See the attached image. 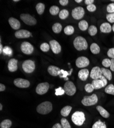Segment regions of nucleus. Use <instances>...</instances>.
<instances>
[{"instance_id":"nucleus-45","label":"nucleus","mask_w":114,"mask_h":128,"mask_svg":"<svg viewBox=\"0 0 114 128\" xmlns=\"http://www.w3.org/2000/svg\"><path fill=\"white\" fill-rule=\"evenodd\" d=\"M65 93L64 89H63L61 87H59L57 89H55V95L56 96H59V95H62L64 94Z\"/></svg>"},{"instance_id":"nucleus-37","label":"nucleus","mask_w":114,"mask_h":128,"mask_svg":"<svg viewBox=\"0 0 114 128\" xmlns=\"http://www.w3.org/2000/svg\"><path fill=\"white\" fill-rule=\"evenodd\" d=\"M61 125L63 128H71V126L67 119L62 118L61 120Z\"/></svg>"},{"instance_id":"nucleus-35","label":"nucleus","mask_w":114,"mask_h":128,"mask_svg":"<svg viewBox=\"0 0 114 128\" xmlns=\"http://www.w3.org/2000/svg\"><path fill=\"white\" fill-rule=\"evenodd\" d=\"M92 128H107V126L105 122H102L101 120H98L93 125Z\"/></svg>"},{"instance_id":"nucleus-50","label":"nucleus","mask_w":114,"mask_h":128,"mask_svg":"<svg viewBox=\"0 0 114 128\" xmlns=\"http://www.w3.org/2000/svg\"><path fill=\"white\" fill-rule=\"evenodd\" d=\"M111 65L110 66L111 70L114 72V59H111Z\"/></svg>"},{"instance_id":"nucleus-36","label":"nucleus","mask_w":114,"mask_h":128,"mask_svg":"<svg viewBox=\"0 0 114 128\" xmlns=\"http://www.w3.org/2000/svg\"><path fill=\"white\" fill-rule=\"evenodd\" d=\"M105 92L106 93L114 95V85L113 84H110L106 87Z\"/></svg>"},{"instance_id":"nucleus-18","label":"nucleus","mask_w":114,"mask_h":128,"mask_svg":"<svg viewBox=\"0 0 114 128\" xmlns=\"http://www.w3.org/2000/svg\"><path fill=\"white\" fill-rule=\"evenodd\" d=\"M100 30L102 33L109 34L112 31V26L109 23H103L100 26Z\"/></svg>"},{"instance_id":"nucleus-59","label":"nucleus","mask_w":114,"mask_h":128,"mask_svg":"<svg viewBox=\"0 0 114 128\" xmlns=\"http://www.w3.org/2000/svg\"><path fill=\"white\" fill-rule=\"evenodd\" d=\"M111 1H112V2H114V0H111Z\"/></svg>"},{"instance_id":"nucleus-38","label":"nucleus","mask_w":114,"mask_h":128,"mask_svg":"<svg viewBox=\"0 0 114 128\" xmlns=\"http://www.w3.org/2000/svg\"><path fill=\"white\" fill-rule=\"evenodd\" d=\"M40 48L42 51L46 52L50 50V45H49L48 43H47V42H44V43L41 44L40 46Z\"/></svg>"},{"instance_id":"nucleus-34","label":"nucleus","mask_w":114,"mask_h":128,"mask_svg":"<svg viewBox=\"0 0 114 128\" xmlns=\"http://www.w3.org/2000/svg\"><path fill=\"white\" fill-rule=\"evenodd\" d=\"M50 13L52 16H56L59 13V8L57 6H51L49 10Z\"/></svg>"},{"instance_id":"nucleus-4","label":"nucleus","mask_w":114,"mask_h":128,"mask_svg":"<svg viewBox=\"0 0 114 128\" xmlns=\"http://www.w3.org/2000/svg\"><path fill=\"white\" fill-rule=\"evenodd\" d=\"M98 101L96 94H93L90 96H85L81 100V103L85 106H91L96 104Z\"/></svg>"},{"instance_id":"nucleus-5","label":"nucleus","mask_w":114,"mask_h":128,"mask_svg":"<svg viewBox=\"0 0 114 128\" xmlns=\"http://www.w3.org/2000/svg\"><path fill=\"white\" fill-rule=\"evenodd\" d=\"M20 18L23 22L27 25L33 26L36 24V20L32 16L28 14H22L20 16Z\"/></svg>"},{"instance_id":"nucleus-39","label":"nucleus","mask_w":114,"mask_h":128,"mask_svg":"<svg viewBox=\"0 0 114 128\" xmlns=\"http://www.w3.org/2000/svg\"><path fill=\"white\" fill-rule=\"evenodd\" d=\"M102 65L106 68L110 67L111 65V60L109 58L103 59L102 62Z\"/></svg>"},{"instance_id":"nucleus-10","label":"nucleus","mask_w":114,"mask_h":128,"mask_svg":"<svg viewBox=\"0 0 114 128\" xmlns=\"http://www.w3.org/2000/svg\"><path fill=\"white\" fill-rule=\"evenodd\" d=\"M75 64L77 67L79 68H84L89 65L90 60L85 56H80L76 59Z\"/></svg>"},{"instance_id":"nucleus-58","label":"nucleus","mask_w":114,"mask_h":128,"mask_svg":"<svg viewBox=\"0 0 114 128\" xmlns=\"http://www.w3.org/2000/svg\"><path fill=\"white\" fill-rule=\"evenodd\" d=\"M69 80V78H65V80Z\"/></svg>"},{"instance_id":"nucleus-12","label":"nucleus","mask_w":114,"mask_h":128,"mask_svg":"<svg viewBox=\"0 0 114 128\" xmlns=\"http://www.w3.org/2000/svg\"><path fill=\"white\" fill-rule=\"evenodd\" d=\"M13 83L16 87L20 88H28L30 85V83L29 80L20 78L15 79Z\"/></svg>"},{"instance_id":"nucleus-13","label":"nucleus","mask_w":114,"mask_h":128,"mask_svg":"<svg viewBox=\"0 0 114 128\" xmlns=\"http://www.w3.org/2000/svg\"><path fill=\"white\" fill-rule=\"evenodd\" d=\"M90 76L93 80L99 79L102 76L101 68L98 66L94 67L91 71Z\"/></svg>"},{"instance_id":"nucleus-9","label":"nucleus","mask_w":114,"mask_h":128,"mask_svg":"<svg viewBox=\"0 0 114 128\" xmlns=\"http://www.w3.org/2000/svg\"><path fill=\"white\" fill-rule=\"evenodd\" d=\"M20 50L24 54L30 55L32 54L34 51L33 46L28 42H24L20 45Z\"/></svg>"},{"instance_id":"nucleus-31","label":"nucleus","mask_w":114,"mask_h":128,"mask_svg":"<svg viewBox=\"0 0 114 128\" xmlns=\"http://www.w3.org/2000/svg\"><path fill=\"white\" fill-rule=\"evenodd\" d=\"M73 69H71L69 72H68L67 71L64 70L63 69H61L60 73L59 75V76L60 78H67L68 76H71V73H72V71H73Z\"/></svg>"},{"instance_id":"nucleus-48","label":"nucleus","mask_w":114,"mask_h":128,"mask_svg":"<svg viewBox=\"0 0 114 128\" xmlns=\"http://www.w3.org/2000/svg\"><path fill=\"white\" fill-rule=\"evenodd\" d=\"M59 2L60 4L63 6H65L67 5L69 3L68 0H60Z\"/></svg>"},{"instance_id":"nucleus-49","label":"nucleus","mask_w":114,"mask_h":128,"mask_svg":"<svg viewBox=\"0 0 114 128\" xmlns=\"http://www.w3.org/2000/svg\"><path fill=\"white\" fill-rule=\"evenodd\" d=\"M94 0H85V4H86L87 5H89L91 4H92L94 3Z\"/></svg>"},{"instance_id":"nucleus-17","label":"nucleus","mask_w":114,"mask_h":128,"mask_svg":"<svg viewBox=\"0 0 114 128\" xmlns=\"http://www.w3.org/2000/svg\"><path fill=\"white\" fill-rule=\"evenodd\" d=\"M8 22L11 27L14 30H18L20 27L19 21L15 18H10L8 20Z\"/></svg>"},{"instance_id":"nucleus-2","label":"nucleus","mask_w":114,"mask_h":128,"mask_svg":"<svg viewBox=\"0 0 114 128\" xmlns=\"http://www.w3.org/2000/svg\"><path fill=\"white\" fill-rule=\"evenodd\" d=\"M52 104L50 102L46 101L40 104L36 108L37 112L42 115H46L52 110Z\"/></svg>"},{"instance_id":"nucleus-23","label":"nucleus","mask_w":114,"mask_h":128,"mask_svg":"<svg viewBox=\"0 0 114 128\" xmlns=\"http://www.w3.org/2000/svg\"><path fill=\"white\" fill-rule=\"evenodd\" d=\"M101 70L102 72V74L109 80H111L112 79V74L109 69L105 68H101Z\"/></svg>"},{"instance_id":"nucleus-40","label":"nucleus","mask_w":114,"mask_h":128,"mask_svg":"<svg viewBox=\"0 0 114 128\" xmlns=\"http://www.w3.org/2000/svg\"><path fill=\"white\" fill-rule=\"evenodd\" d=\"M85 90L88 93H91L94 91V88L92 84H87L85 85Z\"/></svg>"},{"instance_id":"nucleus-30","label":"nucleus","mask_w":114,"mask_h":128,"mask_svg":"<svg viewBox=\"0 0 114 128\" xmlns=\"http://www.w3.org/2000/svg\"><path fill=\"white\" fill-rule=\"evenodd\" d=\"M52 29L54 33L59 34L61 31L62 25L59 23H56L52 26Z\"/></svg>"},{"instance_id":"nucleus-56","label":"nucleus","mask_w":114,"mask_h":128,"mask_svg":"<svg viewBox=\"0 0 114 128\" xmlns=\"http://www.w3.org/2000/svg\"><path fill=\"white\" fill-rule=\"evenodd\" d=\"M112 31L114 32V24L112 26Z\"/></svg>"},{"instance_id":"nucleus-16","label":"nucleus","mask_w":114,"mask_h":128,"mask_svg":"<svg viewBox=\"0 0 114 128\" xmlns=\"http://www.w3.org/2000/svg\"><path fill=\"white\" fill-rule=\"evenodd\" d=\"M18 60L15 58H11L9 60L8 64V68L10 72H13L17 70Z\"/></svg>"},{"instance_id":"nucleus-8","label":"nucleus","mask_w":114,"mask_h":128,"mask_svg":"<svg viewBox=\"0 0 114 128\" xmlns=\"http://www.w3.org/2000/svg\"><path fill=\"white\" fill-rule=\"evenodd\" d=\"M85 11L84 8L79 6L75 8L72 11V16L75 20H78L81 19L84 16Z\"/></svg>"},{"instance_id":"nucleus-6","label":"nucleus","mask_w":114,"mask_h":128,"mask_svg":"<svg viewBox=\"0 0 114 128\" xmlns=\"http://www.w3.org/2000/svg\"><path fill=\"white\" fill-rule=\"evenodd\" d=\"M22 68L26 73H31L35 69V65L34 62L30 60H25L22 64Z\"/></svg>"},{"instance_id":"nucleus-28","label":"nucleus","mask_w":114,"mask_h":128,"mask_svg":"<svg viewBox=\"0 0 114 128\" xmlns=\"http://www.w3.org/2000/svg\"><path fill=\"white\" fill-rule=\"evenodd\" d=\"M74 32V28L71 25L67 26L64 29V33L67 36H71Z\"/></svg>"},{"instance_id":"nucleus-1","label":"nucleus","mask_w":114,"mask_h":128,"mask_svg":"<svg viewBox=\"0 0 114 128\" xmlns=\"http://www.w3.org/2000/svg\"><path fill=\"white\" fill-rule=\"evenodd\" d=\"M73 45L75 48L78 51L86 50L88 47L87 40L84 37L81 36H78L74 39Z\"/></svg>"},{"instance_id":"nucleus-21","label":"nucleus","mask_w":114,"mask_h":128,"mask_svg":"<svg viewBox=\"0 0 114 128\" xmlns=\"http://www.w3.org/2000/svg\"><path fill=\"white\" fill-rule=\"evenodd\" d=\"M92 84L93 86L94 89L98 90L100 89L101 88H102L104 87V84H103L102 80L100 79H97V80H93Z\"/></svg>"},{"instance_id":"nucleus-46","label":"nucleus","mask_w":114,"mask_h":128,"mask_svg":"<svg viewBox=\"0 0 114 128\" xmlns=\"http://www.w3.org/2000/svg\"><path fill=\"white\" fill-rule=\"evenodd\" d=\"M108 56L112 59H114V48H110L107 53Z\"/></svg>"},{"instance_id":"nucleus-51","label":"nucleus","mask_w":114,"mask_h":128,"mask_svg":"<svg viewBox=\"0 0 114 128\" xmlns=\"http://www.w3.org/2000/svg\"><path fill=\"white\" fill-rule=\"evenodd\" d=\"M6 87L5 86V85L3 84H0V91L2 92L5 90Z\"/></svg>"},{"instance_id":"nucleus-41","label":"nucleus","mask_w":114,"mask_h":128,"mask_svg":"<svg viewBox=\"0 0 114 128\" xmlns=\"http://www.w3.org/2000/svg\"><path fill=\"white\" fill-rule=\"evenodd\" d=\"M107 10L109 14L114 13V3L109 4L107 7Z\"/></svg>"},{"instance_id":"nucleus-25","label":"nucleus","mask_w":114,"mask_h":128,"mask_svg":"<svg viewBox=\"0 0 114 128\" xmlns=\"http://www.w3.org/2000/svg\"><path fill=\"white\" fill-rule=\"evenodd\" d=\"M72 108L71 106H65V107H64L63 109H61V110L60 111L61 115L64 117L68 116L69 115V114L70 113V112L72 110Z\"/></svg>"},{"instance_id":"nucleus-33","label":"nucleus","mask_w":114,"mask_h":128,"mask_svg":"<svg viewBox=\"0 0 114 128\" xmlns=\"http://www.w3.org/2000/svg\"><path fill=\"white\" fill-rule=\"evenodd\" d=\"M59 17L61 20L66 19L69 15V12L67 9H63L59 13Z\"/></svg>"},{"instance_id":"nucleus-22","label":"nucleus","mask_w":114,"mask_h":128,"mask_svg":"<svg viewBox=\"0 0 114 128\" xmlns=\"http://www.w3.org/2000/svg\"><path fill=\"white\" fill-rule=\"evenodd\" d=\"M96 109L99 112L101 116L104 117V118H108L110 117V113L104 108H103L101 106H97Z\"/></svg>"},{"instance_id":"nucleus-54","label":"nucleus","mask_w":114,"mask_h":128,"mask_svg":"<svg viewBox=\"0 0 114 128\" xmlns=\"http://www.w3.org/2000/svg\"><path fill=\"white\" fill-rule=\"evenodd\" d=\"M75 1L77 3H80L82 2V0H75Z\"/></svg>"},{"instance_id":"nucleus-27","label":"nucleus","mask_w":114,"mask_h":128,"mask_svg":"<svg viewBox=\"0 0 114 128\" xmlns=\"http://www.w3.org/2000/svg\"><path fill=\"white\" fill-rule=\"evenodd\" d=\"M45 6L43 3H39L36 6V10L39 15H41L43 14L45 11Z\"/></svg>"},{"instance_id":"nucleus-53","label":"nucleus","mask_w":114,"mask_h":128,"mask_svg":"<svg viewBox=\"0 0 114 128\" xmlns=\"http://www.w3.org/2000/svg\"><path fill=\"white\" fill-rule=\"evenodd\" d=\"M3 47L2 44L1 43L0 44V53L2 54V52H3Z\"/></svg>"},{"instance_id":"nucleus-24","label":"nucleus","mask_w":114,"mask_h":128,"mask_svg":"<svg viewBox=\"0 0 114 128\" xmlns=\"http://www.w3.org/2000/svg\"><path fill=\"white\" fill-rule=\"evenodd\" d=\"M90 50L93 54H98L100 52V48L97 44L93 42L90 46Z\"/></svg>"},{"instance_id":"nucleus-42","label":"nucleus","mask_w":114,"mask_h":128,"mask_svg":"<svg viewBox=\"0 0 114 128\" xmlns=\"http://www.w3.org/2000/svg\"><path fill=\"white\" fill-rule=\"evenodd\" d=\"M106 18L108 22H109L111 23H114V13L107 14L106 16Z\"/></svg>"},{"instance_id":"nucleus-20","label":"nucleus","mask_w":114,"mask_h":128,"mask_svg":"<svg viewBox=\"0 0 114 128\" xmlns=\"http://www.w3.org/2000/svg\"><path fill=\"white\" fill-rule=\"evenodd\" d=\"M89 76V71L87 69H82L80 70L78 74V76L79 78L82 80V81H86Z\"/></svg>"},{"instance_id":"nucleus-15","label":"nucleus","mask_w":114,"mask_h":128,"mask_svg":"<svg viewBox=\"0 0 114 128\" xmlns=\"http://www.w3.org/2000/svg\"><path fill=\"white\" fill-rule=\"evenodd\" d=\"M50 48L55 54H58L61 50V47L59 42L56 40H51L49 42Z\"/></svg>"},{"instance_id":"nucleus-26","label":"nucleus","mask_w":114,"mask_h":128,"mask_svg":"<svg viewBox=\"0 0 114 128\" xmlns=\"http://www.w3.org/2000/svg\"><path fill=\"white\" fill-rule=\"evenodd\" d=\"M78 27L81 31H86L89 28V24L87 21L85 20H81L78 23Z\"/></svg>"},{"instance_id":"nucleus-47","label":"nucleus","mask_w":114,"mask_h":128,"mask_svg":"<svg viewBox=\"0 0 114 128\" xmlns=\"http://www.w3.org/2000/svg\"><path fill=\"white\" fill-rule=\"evenodd\" d=\"M99 79H100L102 80L103 84H104V87H105L107 86V84H108V80H107V79L104 76H102Z\"/></svg>"},{"instance_id":"nucleus-7","label":"nucleus","mask_w":114,"mask_h":128,"mask_svg":"<svg viewBox=\"0 0 114 128\" xmlns=\"http://www.w3.org/2000/svg\"><path fill=\"white\" fill-rule=\"evenodd\" d=\"M64 90L68 95L73 96L76 92V88L73 82L68 80L64 84Z\"/></svg>"},{"instance_id":"nucleus-44","label":"nucleus","mask_w":114,"mask_h":128,"mask_svg":"<svg viewBox=\"0 0 114 128\" xmlns=\"http://www.w3.org/2000/svg\"><path fill=\"white\" fill-rule=\"evenodd\" d=\"M3 53L5 54L10 56L12 54V49L8 46H5L3 48Z\"/></svg>"},{"instance_id":"nucleus-55","label":"nucleus","mask_w":114,"mask_h":128,"mask_svg":"<svg viewBox=\"0 0 114 128\" xmlns=\"http://www.w3.org/2000/svg\"><path fill=\"white\" fill-rule=\"evenodd\" d=\"M3 109V105L2 104H0V110L2 111Z\"/></svg>"},{"instance_id":"nucleus-29","label":"nucleus","mask_w":114,"mask_h":128,"mask_svg":"<svg viewBox=\"0 0 114 128\" xmlns=\"http://www.w3.org/2000/svg\"><path fill=\"white\" fill-rule=\"evenodd\" d=\"M12 125V122L9 120H5L2 121L0 124L1 128H10Z\"/></svg>"},{"instance_id":"nucleus-19","label":"nucleus","mask_w":114,"mask_h":128,"mask_svg":"<svg viewBox=\"0 0 114 128\" xmlns=\"http://www.w3.org/2000/svg\"><path fill=\"white\" fill-rule=\"evenodd\" d=\"M60 69L55 66H50L48 68V73L51 76H59L60 73Z\"/></svg>"},{"instance_id":"nucleus-11","label":"nucleus","mask_w":114,"mask_h":128,"mask_svg":"<svg viewBox=\"0 0 114 128\" xmlns=\"http://www.w3.org/2000/svg\"><path fill=\"white\" fill-rule=\"evenodd\" d=\"M49 89V84L47 82L39 84L35 89L36 92L39 95H43L46 93Z\"/></svg>"},{"instance_id":"nucleus-32","label":"nucleus","mask_w":114,"mask_h":128,"mask_svg":"<svg viewBox=\"0 0 114 128\" xmlns=\"http://www.w3.org/2000/svg\"><path fill=\"white\" fill-rule=\"evenodd\" d=\"M97 28L94 25H91L88 28V33L91 36H94L97 34Z\"/></svg>"},{"instance_id":"nucleus-57","label":"nucleus","mask_w":114,"mask_h":128,"mask_svg":"<svg viewBox=\"0 0 114 128\" xmlns=\"http://www.w3.org/2000/svg\"><path fill=\"white\" fill-rule=\"evenodd\" d=\"M13 2H19V0H13Z\"/></svg>"},{"instance_id":"nucleus-14","label":"nucleus","mask_w":114,"mask_h":128,"mask_svg":"<svg viewBox=\"0 0 114 128\" xmlns=\"http://www.w3.org/2000/svg\"><path fill=\"white\" fill-rule=\"evenodd\" d=\"M15 36L17 38H26L32 36L30 31L25 29H21L16 31L15 32Z\"/></svg>"},{"instance_id":"nucleus-43","label":"nucleus","mask_w":114,"mask_h":128,"mask_svg":"<svg viewBox=\"0 0 114 128\" xmlns=\"http://www.w3.org/2000/svg\"><path fill=\"white\" fill-rule=\"evenodd\" d=\"M87 9L88 10L89 12H95L96 9H97V7L95 5H94V4H92L91 5H89L88 6H87Z\"/></svg>"},{"instance_id":"nucleus-52","label":"nucleus","mask_w":114,"mask_h":128,"mask_svg":"<svg viewBox=\"0 0 114 128\" xmlns=\"http://www.w3.org/2000/svg\"><path fill=\"white\" fill-rule=\"evenodd\" d=\"M52 128H62V126L60 124L57 123L53 126Z\"/></svg>"},{"instance_id":"nucleus-3","label":"nucleus","mask_w":114,"mask_h":128,"mask_svg":"<svg viewBox=\"0 0 114 128\" xmlns=\"http://www.w3.org/2000/svg\"><path fill=\"white\" fill-rule=\"evenodd\" d=\"M72 120L76 126H82L86 120L84 113L81 111H76L72 115Z\"/></svg>"}]
</instances>
